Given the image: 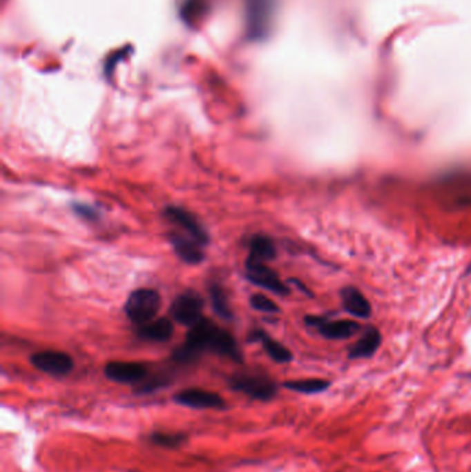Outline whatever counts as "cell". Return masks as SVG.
<instances>
[{
    "label": "cell",
    "instance_id": "obj_16",
    "mask_svg": "<svg viewBox=\"0 0 471 472\" xmlns=\"http://www.w3.org/2000/svg\"><path fill=\"white\" fill-rule=\"evenodd\" d=\"M249 257L256 261H265V259H272L276 255V247L268 236L264 235H256L250 239L249 243Z\"/></svg>",
    "mask_w": 471,
    "mask_h": 472
},
{
    "label": "cell",
    "instance_id": "obj_19",
    "mask_svg": "<svg viewBox=\"0 0 471 472\" xmlns=\"http://www.w3.org/2000/svg\"><path fill=\"white\" fill-rule=\"evenodd\" d=\"M148 440L152 444L166 447V449H175L181 446L186 440V435L182 432H152L148 436Z\"/></svg>",
    "mask_w": 471,
    "mask_h": 472
},
{
    "label": "cell",
    "instance_id": "obj_1",
    "mask_svg": "<svg viewBox=\"0 0 471 472\" xmlns=\"http://www.w3.org/2000/svg\"><path fill=\"white\" fill-rule=\"evenodd\" d=\"M203 352H213L236 363L243 362L242 351L233 335L206 317L189 327L184 342L174 349L171 359L175 363L186 364L198 360Z\"/></svg>",
    "mask_w": 471,
    "mask_h": 472
},
{
    "label": "cell",
    "instance_id": "obj_20",
    "mask_svg": "<svg viewBox=\"0 0 471 472\" xmlns=\"http://www.w3.org/2000/svg\"><path fill=\"white\" fill-rule=\"evenodd\" d=\"M250 305L256 311L265 312V313H273V312L279 311V306L271 298H268L264 294H253L250 297Z\"/></svg>",
    "mask_w": 471,
    "mask_h": 472
},
{
    "label": "cell",
    "instance_id": "obj_8",
    "mask_svg": "<svg viewBox=\"0 0 471 472\" xmlns=\"http://www.w3.org/2000/svg\"><path fill=\"white\" fill-rule=\"evenodd\" d=\"M104 374L116 384H141L148 377V368L140 362L113 360L105 364Z\"/></svg>",
    "mask_w": 471,
    "mask_h": 472
},
{
    "label": "cell",
    "instance_id": "obj_2",
    "mask_svg": "<svg viewBox=\"0 0 471 472\" xmlns=\"http://www.w3.org/2000/svg\"><path fill=\"white\" fill-rule=\"evenodd\" d=\"M229 388L260 402H269L278 392L276 382L265 373L250 370L239 371L229 377Z\"/></svg>",
    "mask_w": 471,
    "mask_h": 472
},
{
    "label": "cell",
    "instance_id": "obj_15",
    "mask_svg": "<svg viewBox=\"0 0 471 472\" xmlns=\"http://www.w3.org/2000/svg\"><path fill=\"white\" fill-rule=\"evenodd\" d=\"M381 342V334L376 327H367L362 337L354 344V346L349 349L348 356L351 359H363L370 357L380 346Z\"/></svg>",
    "mask_w": 471,
    "mask_h": 472
},
{
    "label": "cell",
    "instance_id": "obj_5",
    "mask_svg": "<svg viewBox=\"0 0 471 472\" xmlns=\"http://www.w3.org/2000/svg\"><path fill=\"white\" fill-rule=\"evenodd\" d=\"M30 363L39 371L52 377L68 375L75 367L72 356L61 351H41L33 353L30 356Z\"/></svg>",
    "mask_w": 471,
    "mask_h": 472
},
{
    "label": "cell",
    "instance_id": "obj_3",
    "mask_svg": "<svg viewBox=\"0 0 471 472\" xmlns=\"http://www.w3.org/2000/svg\"><path fill=\"white\" fill-rule=\"evenodd\" d=\"M160 306L162 298L156 290L138 288L128 295L124 304V312L130 322L142 326L155 319Z\"/></svg>",
    "mask_w": 471,
    "mask_h": 472
},
{
    "label": "cell",
    "instance_id": "obj_7",
    "mask_svg": "<svg viewBox=\"0 0 471 472\" xmlns=\"http://www.w3.org/2000/svg\"><path fill=\"white\" fill-rule=\"evenodd\" d=\"M244 266H246V277L253 284L261 288H267L279 295L289 294L287 286L280 280L278 273L273 272L271 268H268L262 261L247 258Z\"/></svg>",
    "mask_w": 471,
    "mask_h": 472
},
{
    "label": "cell",
    "instance_id": "obj_21",
    "mask_svg": "<svg viewBox=\"0 0 471 472\" xmlns=\"http://www.w3.org/2000/svg\"><path fill=\"white\" fill-rule=\"evenodd\" d=\"M72 210L76 215H79L80 218L86 219V221H97L99 218V213L95 207L90 206V204H86V203H72Z\"/></svg>",
    "mask_w": 471,
    "mask_h": 472
},
{
    "label": "cell",
    "instance_id": "obj_13",
    "mask_svg": "<svg viewBox=\"0 0 471 472\" xmlns=\"http://www.w3.org/2000/svg\"><path fill=\"white\" fill-rule=\"evenodd\" d=\"M249 340L260 342L267 355L276 363H289L293 359L291 352L279 341L269 337L264 330H253L249 335Z\"/></svg>",
    "mask_w": 471,
    "mask_h": 472
},
{
    "label": "cell",
    "instance_id": "obj_6",
    "mask_svg": "<svg viewBox=\"0 0 471 472\" xmlns=\"http://www.w3.org/2000/svg\"><path fill=\"white\" fill-rule=\"evenodd\" d=\"M173 400L177 404L189 407V409L222 410L227 407V403L220 393L209 391V389H203V388L182 389L173 396Z\"/></svg>",
    "mask_w": 471,
    "mask_h": 472
},
{
    "label": "cell",
    "instance_id": "obj_17",
    "mask_svg": "<svg viewBox=\"0 0 471 472\" xmlns=\"http://www.w3.org/2000/svg\"><path fill=\"white\" fill-rule=\"evenodd\" d=\"M283 386L298 393L314 395L326 391L330 386V382L323 378H302V380H290L285 381Z\"/></svg>",
    "mask_w": 471,
    "mask_h": 472
},
{
    "label": "cell",
    "instance_id": "obj_11",
    "mask_svg": "<svg viewBox=\"0 0 471 472\" xmlns=\"http://www.w3.org/2000/svg\"><path fill=\"white\" fill-rule=\"evenodd\" d=\"M169 242L173 246L175 254L186 264L196 265L203 261L204 253H203V244L199 243L192 236L175 229L169 233Z\"/></svg>",
    "mask_w": 471,
    "mask_h": 472
},
{
    "label": "cell",
    "instance_id": "obj_10",
    "mask_svg": "<svg viewBox=\"0 0 471 472\" xmlns=\"http://www.w3.org/2000/svg\"><path fill=\"white\" fill-rule=\"evenodd\" d=\"M307 324L318 328L319 334L327 340H347L361 330V326L355 320L338 319L327 320L319 316H307Z\"/></svg>",
    "mask_w": 471,
    "mask_h": 472
},
{
    "label": "cell",
    "instance_id": "obj_9",
    "mask_svg": "<svg viewBox=\"0 0 471 472\" xmlns=\"http://www.w3.org/2000/svg\"><path fill=\"white\" fill-rule=\"evenodd\" d=\"M164 217L177 226L178 230L192 236L203 246L209 244V235L198 218L185 208L177 206H167L164 208Z\"/></svg>",
    "mask_w": 471,
    "mask_h": 472
},
{
    "label": "cell",
    "instance_id": "obj_4",
    "mask_svg": "<svg viewBox=\"0 0 471 472\" xmlns=\"http://www.w3.org/2000/svg\"><path fill=\"white\" fill-rule=\"evenodd\" d=\"M203 311V299L199 294L195 291H184L182 294L177 295V298L173 301L170 313L173 319L182 324L192 327L196 324L199 320L203 319L202 316Z\"/></svg>",
    "mask_w": 471,
    "mask_h": 472
},
{
    "label": "cell",
    "instance_id": "obj_18",
    "mask_svg": "<svg viewBox=\"0 0 471 472\" xmlns=\"http://www.w3.org/2000/svg\"><path fill=\"white\" fill-rule=\"evenodd\" d=\"M209 295L211 299V306L215 311V313L225 320H231L232 319V311L229 308L225 290L220 284L213 283L209 287Z\"/></svg>",
    "mask_w": 471,
    "mask_h": 472
},
{
    "label": "cell",
    "instance_id": "obj_14",
    "mask_svg": "<svg viewBox=\"0 0 471 472\" xmlns=\"http://www.w3.org/2000/svg\"><path fill=\"white\" fill-rule=\"evenodd\" d=\"M173 333H174V326L166 317L151 320L142 324L140 330L137 331L140 338L152 341V342H166L171 338Z\"/></svg>",
    "mask_w": 471,
    "mask_h": 472
},
{
    "label": "cell",
    "instance_id": "obj_12",
    "mask_svg": "<svg viewBox=\"0 0 471 472\" xmlns=\"http://www.w3.org/2000/svg\"><path fill=\"white\" fill-rule=\"evenodd\" d=\"M341 301L345 311L356 317L366 319L370 316L372 306L367 301V298L363 295V293L354 287V286H347L341 290Z\"/></svg>",
    "mask_w": 471,
    "mask_h": 472
}]
</instances>
